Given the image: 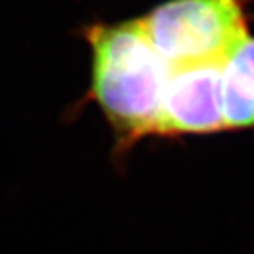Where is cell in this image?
<instances>
[{
	"mask_svg": "<svg viewBox=\"0 0 254 254\" xmlns=\"http://www.w3.org/2000/svg\"><path fill=\"white\" fill-rule=\"evenodd\" d=\"M91 48V96L121 149L155 134L169 66L140 18L84 28Z\"/></svg>",
	"mask_w": 254,
	"mask_h": 254,
	"instance_id": "obj_1",
	"label": "cell"
},
{
	"mask_svg": "<svg viewBox=\"0 0 254 254\" xmlns=\"http://www.w3.org/2000/svg\"><path fill=\"white\" fill-rule=\"evenodd\" d=\"M140 20L169 68L225 64L250 38L243 0H169Z\"/></svg>",
	"mask_w": 254,
	"mask_h": 254,
	"instance_id": "obj_2",
	"label": "cell"
},
{
	"mask_svg": "<svg viewBox=\"0 0 254 254\" xmlns=\"http://www.w3.org/2000/svg\"><path fill=\"white\" fill-rule=\"evenodd\" d=\"M220 130H226L223 119V64L169 68L155 134H213Z\"/></svg>",
	"mask_w": 254,
	"mask_h": 254,
	"instance_id": "obj_3",
	"label": "cell"
},
{
	"mask_svg": "<svg viewBox=\"0 0 254 254\" xmlns=\"http://www.w3.org/2000/svg\"><path fill=\"white\" fill-rule=\"evenodd\" d=\"M223 119L226 130L254 129V38L223 64Z\"/></svg>",
	"mask_w": 254,
	"mask_h": 254,
	"instance_id": "obj_4",
	"label": "cell"
}]
</instances>
